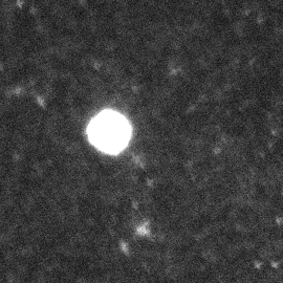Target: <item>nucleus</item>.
Segmentation results:
<instances>
[{
    "label": "nucleus",
    "instance_id": "1",
    "mask_svg": "<svg viewBox=\"0 0 283 283\" xmlns=\"http://www.w3.org/2000/svg\"><path fill=\"white\" fill-rule=\"evenodd\" d=\"M131 128L127 120L115 111H104L91 121L88 135L91 143L108 153H118L128 144Z\"/></svg>",
    "mask_w": 283,
    "mask_h": 283
}]
</instances>
